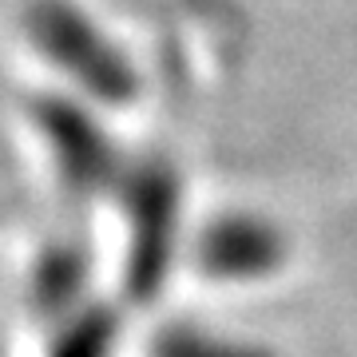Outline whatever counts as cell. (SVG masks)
<instances>
[{
	"label": "cell",
	"mask_w": 357,
	"mask_h": 357,
	"mask_svg": "<svg viewBox=\"0 0 357 357\" xmlns=\"http://www.w3.org/2000/svg\"><path fill=\"white\" fill-rule=\"evenodd\" d=\"M195 262L222 282L266 278L286 262V234L255 211H222L195 234Z\"/></svg>",
	"instance_id": "cell-4"
},
{
	"label": "cell",
	"mask_w": 357,
	"mask_h": 357,
	"mask_svg": "<svg viewBox=\"0 0 357 357\" xmlns=\"http://www.w3.org/2000/svg\"><path fill=\"white\" fill-rule=\"evenodd\" d=\"M163 354L167 357H262L255 349L215 342V337H203V333H171L163 345Z\"/></svg>",
	"instance_id": "cell-5"
},
{
	"label": "cell",
	"mask_w": 357,
	"mask_h": 357,
	"mask_svg": "<svg viewBox=\"0 0 357 357\" xmlns=\"http://www.w3.org/2000/svg\"><path fill=\"white\" fill-rule=\"evenodd\" d=\"M24 119L68 199L76 203L115 199L135 155L107 128L103 107L56 84L28 96Z\"/></svg>",
	"instance_id": "cell-2"
},
{
	"label": "cell",
	"mask_w": 357,
	"mask_h": 357,
	"mask_svg": "<svg viewBox=\"0 0 357 357\" xmlns=\"http://www.w3.org/2000/svg\"><path fill=\"white\" fill-rule=\"evenodd\" d=\"M20 36L60 88L91 100L103 112H128L143 91L135 56L84 0H24Z\"/></svg>",
	"instance_id": "cell-1"
},
{
	"label": "cell",
	"mask_w": 357,
	"mask_h": 357,
	"mask_svg": "<svg viewBox=\"0 0 357 357\" xmlns=\"http://www.w3.org/2000/svg\"><path fill=\"white\" fill-rule=\"evenodd\" d=\"M128 218V282L135 294H155L178 246L183 175L159 151L131 159L123 187L115 191Z\"/></svg>",
	"instance_id": "cell-3"
}]
</instances>
